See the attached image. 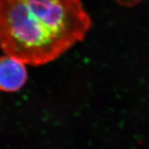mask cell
<instances>
[{"instance_id":"cell-1","label":"cell","mask_w":149,"mask_h":149,"mask_svg":"<svg viewBox=\"0 0 149 149\" xmlns=\"http://www.w3.org/2000/svg\"><path fill=\"white\" fill-rule=\"evenodd\" d=\"M91 26L81 0H0V49L26 65L56 60Z\"/></svg>"},{"instance_id":"cell-2","label":"cell","mask_w":149,"mask_h":149,"mask_svg":"<svg viewBox=\"0 0 149 149\" xmlns=\"http://www.w3.org/2000/svg\"><path fill=\"white\" fill-rule=\"evenodd\" d=\"M24 63L10 56L0 57V91L13 93L20 90L28 79Z\"/></svg>"}]
</instances>
